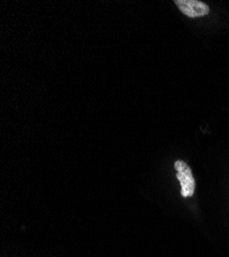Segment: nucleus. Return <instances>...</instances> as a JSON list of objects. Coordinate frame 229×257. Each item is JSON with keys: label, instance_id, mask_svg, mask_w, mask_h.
<instances>
[{"label": "nucleus", "instance_id": "nucleus-1", "mask_svg": "<svg viewBox=\"0 0 229 257\" xmlns=\"http://www.w3.org/2000/svg\"><path fill=\"white\" fill-rule=\"evenodd\" d=\"M177 171V179L181 184V196L183 198L192 197L195 190V180L190 167L184 161H177L174 164Z\"/></svg>", "mask_w": 229, "mask_h": 257}, {"label": "nucleus", "instance_id": "nucleus-2", "mask_svg": "<svg viewBox=\"0 0 229 257\" xmlns=\"http://www.w3.org/2000/svg\"><path fill=\"white\" fill-rule=\"evenodd\" d=\"M180 12L188 18H198L209 15L210 8L198 0H175L174 2Z\"/></svg>", "mask_w": 229, "mask_h": 257}]
</instances>
